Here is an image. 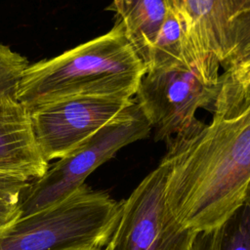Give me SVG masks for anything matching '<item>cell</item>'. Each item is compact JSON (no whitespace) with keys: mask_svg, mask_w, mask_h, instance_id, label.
Wrapping results in <instances>:
<instances>
[{"mask_svg":"<svg viewBox=\"0 0 250 250\" xmlns=\"http://www.w3.org/2000/svg\"><path fill=\"white\" fill-rule=\"evenodd\" d=\"M208 123L166 142L158 165L166 202L194 232L219 229L244 203L250 182V96L223 74Z\"/></svg>","mask_w":250,"mask_h":250,"instance_id":"6da1fadb","label":"cell"},{"mask_svg":"<svg viewBox=\"0 0 250 250\" xmlns=\"http://www.w3.org/2000/svg\"><path fill=\"white\" fill-rule=\"evenodd\" d=\"M146 71L116 20L106 33L24 69L16 99L27 108L73 95L134 99Z\"/></svg>","mask_w":250,"mask_h":250,"instance_id":"7a4b0ae2","label":"cell"},{"mask_svg":"<svg viewBox=\"0 0 250 250\" xmlns=\"http://www.w3.org/2000/svg\"><path fill=\"white\" fill-rule=\"evenodd\" d=\"M119 209L108 193L83 184L62 201L0 229V250H102Z\"/></svg>","mask_w":250,"mask_h":250,"instance_id":"3957f363","label":"cell"},{"mask_svg":"<svg viewBox=\"0 0 250 250\" xmlns=\"http://www.w3.org/2000/svg\"><path fill=\"white\" fill-rule=\"evenodd\" d=\"M150 133V125L134 101L117 118L59 158L42 177L28 184L19 201L20 218L62 201L118 150L147 138Z\"/></svg>","mask_w":250,"mask_h":250,"instance_id":"277c9868","label":"cell"},{"mask_svg":"<svg viewBox=\"0 0 250 250\" xmlns=\"http://www.w3.org/2000/svg\"><path fill=\"white\" fill-rule=\"evenodd\" d=\"M195 234L171 212L165 172L157 165L120 202L116 226L102 250H190Z\"/></svg>","mask_w":250,"mask_h":250,"instance_id":"5b68a950","label":"cell"},{"mask_svg":"<svg viewBox=\"0 0 250 250\" xmlns=\"http://www.w3.org/2000/svg\"><path fill=\"white\" fill-rule=\"evenodd\" d=\"M219 84L206 83L186 65L151 68L141 78L134 99L154 140L166 143L194 124L198 109L212 106Z\"/></svg>","mask_w":250,"mask_h":250,"instance_id":"8992f818","label":"cell"},{"mask_svg":"<svg viewBox=\"0 0 250 250\" xmlns=\"http://www.w3.org/2000/svg\"><path fill=\"white\" fill-rule=\"evenodd\" d=\"M135 99L73 95L28 108L43 156L59 159L117 118Z\"/></svg>","mask_w":250,"mask_h":250,"instance_id":"52a82bcc","label":"cell"},{"mask_svg":"<svg viewBox=\"0 0 250 250\" xmlns=\"http://www.w3.org/2000/svg\"><path fill=\"white\" fill-rule=\"evenodd\" d=\"M187 35L196 71L218 85L219 69L230 51L234 21L250 8V0H184Z\"/></svg>","mask_w":250,"mask_h":250,"instance_id":"ba28073f","label":"cell"},{"mask_svg":"<svg viewBox=\"0 0 250 250\" xmlns=\"http://www.w3.org/2000/svg\"><path fill=\"white\" fill-rule=\"evenodd\" d=\"M48 168L28 108L16 98L0 103V173L30 180L42 177Z\"/></svg>","mask_w":250,"mask_h":250,"instance_id":"9c48e42d","label":"cell"},{"mask_svg":"<svg viewBox=\"0 0 250 250\" xmlns=\"http://www.w3.org/2000/svg\"><path fill=\"white\" fill-rule=\"evenodd\" d=\"M168 11L167 0H123L122 12L116 16L146 67Z\"/></svg>","mask_w":250,"mask_h":250,"instance_id":"30bf717a","label":"cell"},{"mask_svg":"<svg viewBox=\"0 0 250 250\" xmlns=\"http://www.w3.org/2000/svg\"><path fill=\"white\" fill-rule=\"evenodd\" d=\"M173 65H186L196 70L186 23L169 9L151 48L146 70Z\"/></svg>","mask_w":250,"mask_h":250,"instance_id":"8fae6325","label":"cell"},{"mask_svg":"<svg viewBox=\"0 0 250 250\" xmlns=\"http://www.w3.org/2000/svg\"><path fill=\"white\" fill-rule=\"evenodd\" d=\"M222 66L224 74L250 96V8L233 22L230 51Z\"/></svg>","mask_w":250,"mask_h":250,"instance_id":"7c38bea8","label":"cell"},{"mask_svg":"<svg viewBox=\"0 0 250 250\" xmlns=\"http://www.w3.org/2000/svg\"><path fill=\"white\" fill-rule=\"evenodd\" d=\"M28 64L24 56L0 43V103L16 98L20 80Z\"/></svg>","mask_w":250,"mask_h":250,"instance_id":"4fadbf2b","label":"cell"},{"mask_svg":"<svg viewBox=\"0 0 250 250\" xmlns=\"http://www.w3.org/2000/svg\"><path fill=\"white\" fill-rule=\"evenodd\" d=\"M220 250H250V209L245 203L222 225Z\"/></svg>","mask_w":250,"mask_h":250,"instance_id":"5bb4252c","label":"cell"},{"mask_svg":"<svg viewBox=\"0 0 250 250\" xmlns=\"http://www.w3.org/2000/svg\"><path fill=\"white\" fill-rule=\"evenodd\" d=\"M28 184L29 180L26 178L0 173V197L19 203L21 195Z\"/></svg>","mask_w":250,"mask_h":250,"instance_id":"9a60e30c","label":"cell"},{"mask_svg":"<svg viewBox=\"0 0 250 250\" xmlns=\"http://www.w3.org/2000/svg\"><path fill=\"white\" fill-rule=\"evenodd\" d=\"M221 228L196 232L190 250H220Z\"/></svg>","mask_w":250,"mask_h":250,"instance_id":"2e32d148","label":"cell"},{"mask_svg":"<svg viewBox=\"0 0 250 250\" xmlns=\"http://www.w3.org/2000/svg\"><path fill=\"white\" fill-rule=\"evenodd\" d=\"M20 218L18 202H12L0 197V229L12 224Z\"/></svg>","mask_w":250,"mask_h":250,"instance_id":"e0dca14e","label":"cell"},{"mask_svg":"<svg viewBox=\"0 0 250 250\" xmlns=\"http://www.w3.org/2000/svg\"><path fill=\"white\" fill-rule=\"evenodd\" d=\"M167 4L169 6V9L172 10L175 14H177L186 23V13H185L184 0H167Z\"/></svg>","mask_w":250,"mask_h":250,"instance_id":"ac0fdd59","label":"cell"},{"mask_svg":"<svg viewBox=\"0 0 250 250\" xmlns=\"http://www.w3.org/2000/svg\"><path fill=\"white\" fill-rule=\"evenodd\" d=\"M122 7H123V0H112L111 5L107 9L115 12L116 16H119L122 12Z\"/></svg>","mask_w":250,"mask_h":250,"instance_id":"d6986e66","label":"cell"},{"mask_svg":"<svg viewBox=\"0 0 250 250\" xmlns=\"http://www.w3.org/2000/svg\"><path fill=\"white\" fill-rule=\"evenodd\" d=\"M244 203L249 207L250 209V182L247 186V189H246V192H245V198H244Z\"/></svg>","mask_w":250,"mask_h":250,"instance_id":"ffe728a7","label":"cell"},{"mask_svg":"<svg viewBox=\"0 0 250 250\" xmlns=\"http://www.w3.org/2000/svg\"><path fill=\"white\" fill-rule=\"evenodd\" d=\"M70 250H94V249H87V248H77V249H70Z\"/></svg>","mask_w":250,"mask_h":250,"instance_id":"44dd1931","label":"cell"},{"mask_svg":"<svg viewBox=\"0 0 250 250\" xmlns=\"http://www.w3.org/2000/svg\"><path fill=\"white\" fill-rule=\"evenodd\" d=\"M246 95H247V94H246ZM248 96H249V95H248Z\"/></svg>","mask_w":250,"mask_h":250,"instance_id":"7402d4cb","label":"cell"}]
</instances>
